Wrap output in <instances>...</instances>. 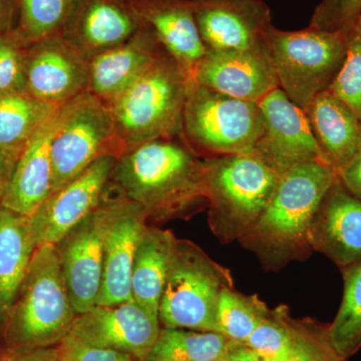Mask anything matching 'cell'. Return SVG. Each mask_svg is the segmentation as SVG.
I'll return each mask as SVG.
<instances>
[{
	"label": "cell",
	"mask_w": 361,
	"mask_h": 361,
	"mask_svg": "<svg viewBox=\"0 0 361 361\" xmlns=\"http://www.w3.org/2000/svg\"><path fill=\"white\" fill-rule=\"evenodd\" d=\"M339 179L351 194L361 199V155L341 173Z\"/></svg>",
	"instance_id": "cell-38"
},
{
	"label": "cell",
	"mask_w": 361,
	"mask_h": 361,
	"mask_svg": "<svg viewBox=\"0 0 361 361\" xmlns=\"http://www.w3.org/2000/svg\"><path fill=\"white\" fill-rule=\"evenodd\" d=\"M160 330L159 318L130 299L115 305H94L78 314L70 336L87 345L128 353L144 361Z\"/></svg>",
	"instance_id": "cell-14"
},
{
	"label": "cell",
	"mask_w": 361,
	"mask_h": 361,
	"mask_svg": "<svg viewBox=\"0 0 361 361\" xmlns=\"http://www.w3.org/2000/svg\"><path fill=\"white\" fill-rule=\"evenodd\" d=\"M230 341L220 332L161 327L144 361H222Z\"/></svg>",
	"instance_id": "cell-27"
},
{
	"label": "cell",
	"mask_w": 361,
	"mask_h": 361,
	"mask_svg": "<svg viewBox=\"0 0 361 361\" xmlns=\"http://www.w3.org/2000/svg\"><path fill=\"white\" fill-rule=\"evenodd\" d=\"M35 250L30 217L0 205V334Z\"/></svg>",
	"instance_id": "cell-24"
},
{
	"label": "cell",
	"mask_w": 361,
	"mask_h": 361,
	"mask_svg": "<svg viewBox=\"0 0 361 361\" xmlns=\"http://www.w3.org/2000/svg\"><path fill=\"white\" fill-rule=\"evenodd\" d=\"M270 308L258 295H246L232 288L221 292L217 322L220 334L232 341L245 343Z\"/></svg>",
	"instance_id": "cell-30"
},
{
	"label": "cell",
	"mask_w": 361,
	"mask_h": 361,
	"mask_svg": "<svg viewBox=\"0 0 361 361\" xmlns=\"http://www.w3.org/2000/svg\"><path fill=\"white\" fill-rule=\"evenodd\" d=\"M190 80L186 71L166 51L109 104L125 152L153 140L183 135Z\"/></svg>",
	"instance_id": "cell-4"
},
{
	"label": "cell",
	"mask_w": 361,
	"mask_h": 361,
	"mask_svg": "<svg viewBox=\"0 0 361 361\" xmlns=\"http://www.w3.org/2000/svg\"><path fill=\"white\" fill-rule=\"evenodd\" d=\"M346 30L348 56L329 90L345 104L361 122V16Z\"/></svg>",
	"instance_id": "cell-33"
},
{
	"label": "cell",
	"mask_w": 361,
	"mask_h": 361,
	"mask_svg": "<svg viewBox=\"0 0 361 361\" xmlns=\"http://www.w3.org/2000/svg\"><path fill=\"white\" fill-rule=\"evenodd\" d=\"M125 149L108 104L90 92L63 104L51 142L52 191H58L103 157Z\"/></svg>",
	"instance_id": "cell-9"
},
{
	"label": "cell",
	"mask_w": 361,
	"mask_h": 361,
	"mask_svg": "<svg viewBox=\"0 0 361 361\" xmlns=\"http://www.w3.org/2000/svg\"><path fill=\"white\" fill-rule=\"evenodd\" d=\"M16 0H0V35L14 28Z\"/></svg>",
	"instance_id": "cell-40"
},
{
	"label": "cell",
	"mask_w": 361,
	"mask_h": 361,
	"mask_svg": "<svg viewBox=\"0 0 361 361\" xmlns=\"http://www.w3.org/2000/svg\"><path fill=\"white\" fill-rule=\"evenodd\" d=\"M208 223L221 243L239 241L272 199L280 176L255 154L204 161Z\"/></svg>",
	"instance_id": "cell-5"
},
{
	"label": "cell",
	"mask_w": 361,
	"mask_h": 361,
	"mask_svg": "<svg viewBox=\"0 0 361 361\" xmlns=\"http://www.w3.org/2000/svg\"><path fill=\"white\" fill-rule=\"evenodd\" d=\"M322 160L337 176L361 155V122L353 111L329 90L304 109Z\"/></svg>",
	"instance_id": "cell-23"
},
{
	"label": "cell",
	"mask_w": 361,
	"mask_h": 361,
	"mask_svg": "<svg viewBox=\"0 0 361 361\" xmlns=\"http://www.w3.org/2000/svg\"><path fill=\"white\" fill-rule=\"evenodd\" d=\"M89 66V59L63 35L40 40L28 47L25 92L63 106L87 92Z\"/></svg>",
	"instance_id": "cell-15"
},
{
	"label": "cell",
	"mask_w": 361,
	"mask_h": 361,
	"mask_svg": "<svg viewBox=\"0 0 361 361\" xmlns=\"http://www.w3.org/2000/svg\"><path fill=\"white\" fill-rule=\"evenodd\" d=\"M234 287L229 269L189 240L175 236L159 307L161 329L219 332L221 292Z\"/></svg>",
	"instance_id": "cell-6"
},
{
	"label": "cell",
	"mask_w": 361,
	"mask_h": 361,
	"mask_svg": "<svg viewBox=\"0 0 361 361\" xmlns=\"http://www.w3.org/2000/svg\"><path fill=\"white\" fill-rule=\"evenodd\" d=\"M361 16V0H322L311 16L310 25L326 32H338Z\"/></svg>",
	"instance_id": "cell-35"
},
{
	"label": "cell",
	"mask_w": 361,
	"mask_h": 361,
	"mask_svg": "<svg viewBox=\"0 0 361 361\" xmlns=\"http://www.w3.org/2000/svg\"><path fill=\"white\" fill-rule=\"evenodd\" d=\"M142 26L125 0H75L61 35L90 61L127 42Z\"/></svg>",
	"instance_id": "cell-19"
},
{
	"label": "cell",
	"mask_w": 361,
	"mask_h": 361,
	"mask_svg": "<svg viewBox=\"0 0 361 361\" xmlns=\"http://www.w3.org/2000/svg\"><path fill=\"white\" fill-rule=\"evenodd\" d=\"M61 109L59 106L54 111L21 152L0 205L30 217L51 194V142Z\"/></svg>",
	"instance_id": "cell-20"
},
{
	"label": "cell",
	"mask_w": 361,
	"mask_h": 361,
	"mask_svg": "<svg viewBox=\"0 0 361 361\" xmlns=\"http://www.w3.org/2000/svg\"><path fill=\"white\" fill-rule=\"evenodd\" d=\"M115 157H103L82 174L49 195L30 217L35 246L56 245L103 200L110 186Z\"/></svg>",
	"instance_id": "cell-12"
},
{
	"label": "cell",
	"mask_w": 361,
	"mask_h": 361,
	"mask_svg": "<svg viewBox=\"0 0 361 361\" xmlns=\"http://www.w3.org/2000/svg\"><path fill=\"white\" fill-rule=\"evenodd\" d=\"M293 322L289 308L280 304L269 310L245 344L255 351L262 361H272L288 345L293 332Z\"/></svg>",
	"instance_id": "cell-32"
},
{
	"label": "cell",
	"mask_w": 361,
	"mask_h": 361,
	"mask_svg": "<svg viewBox=\"0 0 361 361\" xmlns=\"http://www.w3.org/2000/svg\"><path fill=\"white\" fill-rule=\"evenodd\" d=\"M56 349L59 361H141L128 353L87 345L70 336Z\"/></svg>",
	"instance_id": "cell-36"
},
{
	"label": "cell",
	"mask_w": 361,
	"mask_h": 361,
	"mask_svg": "<svg viewBox=\"0 0 361 361\" xmlns=\"http://www.w3.org/2000/svg\"><path fill=\"white\" fill-rule=\"evenodd\" d=\"M77 312L66 289L58 249L37 247L1 334L14 350L54 348L71 334Z\"/></svg>",
	"instance_id": "cell-3"
},
{
	"label": "cell",
	"mask_w": 361,
	"mask_h": 361,
	"mask_svg": "<svg viewBox=\"0 0 361 361\" xmlns=\"http://www.w3.org/2000/svg\"><path fill=\"white\" fill-rule=\"evenodd\" d=\"M28 47L14 28L0 35V96L25 92Z\"/></svg>",
	"instance_id": "cell-34"
},
{
	"label": "cell",
	"mask_w": 361,
	"mask_h": 361,
	"mask_svg": "<svg viewBox=\"0 0 361 361\" xmlns=\"http://www.w3.org/2000/svg\"><path fill=\"white\" fill-rule=\"evenodd\" d=\"M263 130L257 103L235 99L190 80L183 137L204 159L251 153Z\"/></svg>",
	"instance_id": "cell-8"
},
{
	"label": "cell",
	"mask_w": 361,
	"mask_h": 361,
	"mask_svg": "<svg viewBox=\"0 0 361 361\" xmlns=\"http://www.w3.org/2000/svg\"><path fill=\"white\" fill-rule=\"evenodd\" d=\"M59 106L26 92L0 96V151L20 157L27 142Z\"/></svg>",
	"instance_id": "cell-26"
},
{
	"label": "cell",
	"mask_w": 361,
	"mask_h": 361,
	"mask_svg": "<svg viewBox=\"0 0 361 361\" xmlns=\"http://www.w3.org/2000/svg\"><path fill=\"white\" fill-rule=\"evenodd\" d=\"M111 189L110 183L96 210L56 245L66 289L78 315L96 305L101 290L104 242L121 200L120 192L115 188L116 194L111 196Z\"/></svg>",
	"instance_id": "cell-10"
},
{
	"label": "cell",
	"mask_w": 361,
	"mask_h": 361,
	"mask_svg": "<svg viewBox=\"0 0 361 361\" xmlns=\"http://www.w3.org/2000/svg\"><path fill=\"white\" fill-rule=\"evenodd\" d=\"M174 238L170 230L147 226L133 264V299L158 318Z\"/></svg>",
	"instance_id": "cell-25"
},
{
	"label": "cell",
	"mask_w": 361,
	"mask_h": 361,
	"mask_svg": "<svg viewBox=\"0 0 361 361\" xmlns=\"http://www.w3.org/2000/svg\"><path fill=\"white\" fill-rule=\"evenodd\" d=\"M263 130L252 153L281 177L308 161H322L307 116L277 87L258 103ZM323 163V161H322Z\"/></svg>",
	"instance_id": "cell-11"
},
{
	"label": "cell",
	"mask_w": 361,
	"mask_h": 361,
	"mask_svg": "<svg viewBox=\"0 0 361 361\" xmlns=\"http://www.w3.org/2000/svg\"><path fill=\"white\" fill-rule=\"evenodd\" d=\"M204 161L183 135L161 137L126 151L111 184L149 219L189 217L207 205Z\"/></svg>",
	"instance_id": "cell-1"
},
{
	"label": "cell",
	"mask_w": 361,
	"mask_h": 361,
	"mask_svg": "<svg viewBox=\"0 0 361 361\" xmlns=\"http://www.w3.org/2000/svg\"><path fill=\"white\" fill-rule=\"evenodd\" d=\"M142 25L192 78L207 49L195 20L191 0H125Z\"/></svg>",
	"instance_id": "cell-21"
},
{
	"label": "cell",
	"mask_w": 361,
	"mask_h": 361,
	"mask_svg": "<svg viewBox=\"0 0 361 361\" xmlns=\"http://www.w3.org/2000/svg\"><path fill=\"white\" fill-rule=\"evenodd\" d=\"M272 361H348L330 341L329 324L313 318L294 319L288 345Z\"/></svg>",
	"instance_id": "cell-31"
},
{
	"label": "cell",
	"mask_w": 361,
	"mask_h": 361,
	"mask_svg": "<svg viewBox=\"0 0 361 361\" xmlns=\"http://www.w3.org/2000/svg\"><path fill=\"white\" fill-rule=\"evenodd\" d=\"M18 159V156L0 151V199L6 190L7 183L11 179Z\"/></svg>",
	"instance_id": "cell-41"
},
{
	"label": "cell",
	"mask_w": 361,
	"mask_h": 361,
	"mask_svg": "<svg viewBox=\"0 0 361 361\" xmlns=\"http://www.w3.org/2000/svg\"><path fill=\"white\" fill-rule=\"evenodd\" d=\"M192 80L206 89L257 104L279 87L269 45L243 51H207Z\"/></svg>",
	"instance_id": "cell-16"
},
{
	"label": "cell",
	"mask_w": 361,
	"mask_h": 361,
	"mask_svg": "<svg viewBox=\"0 0 361 361\" xmlns=\"http://www.w3.org/2000/svg\"><path fill=\"white\" fill-rule=\"evenodd\" d=\"M75 0H16L14 30L28 45L63 35Z\"/></svg>",
	"instance_id": "cell-29"
},
{
	"label": "cell",
	"mask_w": 361,
	"mask_h": 361,
	"mask_svg": "<svg viewBox=\"0 0 361 361\" xmlns=\"http://www.w3.org/2000/svg\"><path fill=\"white\" fill-rule=\"evenodd\" d=\"M148 219L141 206L121 194L104 242L103 277L96 305H115L133 299V264Z\"/></svg>",
	"instance_id": "cell-18"
},
{
	"label": "cell",
	"mask_w": 361,
	"mask_h": 361,
	"mask_svg": "<svg viewBox=\"0 0 361 361\" xmlns=\"http://www.w3.org/2000/svg\"><path fill=\"white\" fill-rule=\"evenodd\" d=\"M268 45L280 89L304 110L329 90L341 73L348 56V30L308 26L286 32L274 27Z\"/></svg>",
	"instance_id": "cell-7"
},
{
	"label": "cell",
	"mask_w": 361,
	"mask_h": 361,
	"mask_svg": "<svg viewBox=\"0 0 361 361\" xmlns=\"http://www.w3.org/2000/svg\"><path fill=\"white\" fill-rule=\"evenodd\" d=\"M222 361H262V360L245 343L231 341Z\"/></svg>",
	"instance_id": "cell-39"
},
{
	"label": "cell",
	"mask_w": 361,
	"mask_h": 361,
	"mask_svg": "<svg viewBox=\"0 0 361 361\" xmlns=\"http://www.w3.org/2000/svg\"><path fill=\"white\" fill-rule=\"evenodd\" d=\"M166 49L149 27L90 59L87 92L110 104L155 63Z\"/></svg>",
	"instance_id": "cell-22"
},
{
	"label": "cell",
	"mask_w": 361,
	"mask_h": 361,
	"mask_svg": "<svg viewBox=\"0 0 361 361\" xmlns=\"http://www.w3.org/2000/svg\"><path fill=\"white\" fill-rule=\"evenodd\" d=\"M207 51H243L268 45L273 28L263 0H191Z\"/></svg>",
	"instance_id": "cell-13"
},
{
	"label": "cell",
	"mask_w": 361,
	"mask_h": 361,
	"mask_svg": "<svg viewBox=\"0 0 361 361\" xmlns=\"http://www.w3.org/2000/svg\"><path fill=\"white\" fill-rule=\"evenodd\" d=\"M338 176L319 161L297 166L281 176L260 219L239 239L265 270L283 269L312 254L310 228L318 207Z\"/></svg>",
	"instance_id": "cell-2"
},
{
	"label": "cell",
	"mask_w": 361,
	"mask_h": 361,
	"mask_svg": "<svg viewBox=\"0 0 361 361\" xmlns=\"http://www.w3.org/2000/svg\"><path fill=\"white\" fill-rule=\"evenodd\" d=\"M0 361H59V357L56 346L27 350H14L0 346Z\"/></svg>",
	"instance_id": "cell-37"
},
{
	"label": "cell",
	"mask_w": 361,
	"mask_h": 361,
	"mask_svg": "<svg viewBox=\"0 0 361 361\" xmlns=\"http://www.w3.org/2000/svg\"><path fill=\"white\" fill-rule=\"evenodd\" d=\"M313 251L339 268L361 260V199L337 179L318 207L310 228Z\"/></svg>",
	"instance_id": "cell-17"
},
{
	"label": "cell",
	"mask_w": 361,
	"mask_h": 361,
	"mask_svg": "<svg viewBox=\"0 0 361 361\" xmlns=\"http://www.w3.org/2000/svg\"><path fill=\"white\" fill-rule=\"evenodd\" d=\"M341 272L343 296L329 330L332 345L348 360L361 348V260L343 268Z\"/></svg>",
	"instance_id": "cell-28"
}]
</instances>
